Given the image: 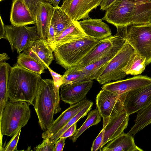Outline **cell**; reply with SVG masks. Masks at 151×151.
Masks as SVG:
<instances>
[{
	"label": "cell",
	"mask_w": 151,
	"mask_h": 151,
	"mask_svg": "<svg viewBox=\"0 0 151 151\" xmlns=\"http://www.w3.org/2000/svg\"><path fill=\"white\" fill-rule=\"evenodd\" d=\"M129 115L124 109L116 116L111 118L104 127V133L101 147L124 133L128 124Z\"/></svg>",
	"instance_id": "cell-16"
},
{
	"label": "cell",
	"mask_w": 151,
	"mask_h": 151,
	"mask_svg": "<svg viewBox=\"0 0 151 151\" xmlns=\"http://www.w3.org/2000/svg\"><path fill=\"white\" fill-rule=\"evenodd\" d=\"M45 1L47 2H49V0H45Z\"/></svg>",
	"instance_id": "cell-45"
},
{
	"label": "cell",
	"mask_w": 151,
	"mask_h": 151,
	"mask_svg": "<svg viewBox=\"0 0 151 151\" xmlns=\"http://www.w3.org/2000/svg\"><path fill=\"white\" fill-rule=\"evenodd\" d=\"M0 39H5V25L0 16Z\"/></svg>",
	"instance_id": "cell-42"
},
{
	"label": "cell",
	"mask_w": 151,
	"mask_h": 151,
	"mask_svg": "<svg viewBox=\"0 0 151 151\" xmlns=\"http://www.w3.org/2000/svg\"><path fill=\"white\" fill-rule=\"evenodd\" d=\"M75 21L62 10L60 7H54L51 24L55 29L56 36L59 35L72 25Z\"/></svg>",
	"instance_id": "cell-23"
},
{
	"label": "cell",
	"mask_w": 151,
	"mask_h": 151,
	"mask_svg": "<svg viewBox=\"0 0 151 151\" xmlns=\"http://www.w3.org/2000/svg\"><path fill=\"white\" fill-rule=\"evenodd\" d=\"M55 143L54 151H63L65 145L66 138H60Z\"/></svg>",
	"instance_id": "cell-39"
},
{
	"label": "cell",
	"mask_w": 151,
	"mask_h": 151,
	"mask_svg": "<svg viewBox=\"0 0 151 151\" xmlns=\"http://www.w3.org/2000/svg\"><path fill=\"white\" fill-rule=\"evenodd\" d=\"M116 28L136 52L146 58V65L151 63V23Z\"/></svg>",
	"instance_id": "cell-5"
},
{
	"label": "cell",
	"mask_w": 151,
	"mask_h": 151,
	"mask_svg": "<svg viewBox=\"0 0 151 151\" xmlns=\"http://www.w3.org/2000/svg\"><path fill=\"white\" fill-rule=\"evenodd\" d=\"M55 144L49 138L44 139L42 143L34 148L35 151H54Z\"/></svg>",
	"instance_id": "cell-34"
},
{
	"label": "cell",
	"mask_w": 151,
	"mask_h": 151,
	"mask_svg": "<svg viewBox=\"0 0 151 151\" xmlns=\"http://www.w3.org/2000/svg\"><path fill=\"white\" fill-rule=\"evenodd\" d=\"M54 7L49 2H45L40 6L35 16L37 30L40 38L47 40Z\"/></svg>",
	"instance_id": "cell-20"
},
{
	"label": "cell",
	"mask_w": 151,
	"mask_h": 151,
	"mask_svg": "<svg viewBox=\"0 0 151 151\" xmlns=\"http://www.w3.org/2000/svg\"><path fill=\"white\" fill-rule=\"evenodd\" d=\"M93 83V80H89L62 85L60 92L61 100L70 105L83 100L86 98Z\"/></svg>",
	"instance_id": "cell-13"
},
{
	"label": "cell",
	"mask_w": 151,
	"mask_h": 151,
	"mask_svg": "<svg viewBox=\"0 0 151 151\" xmlns=\"http://www.w3.org/2000/svg\"><path fill=\"white\" fill-rule=\"evenodd\" d=\"M151 82V78L139 75L124 80L108 82L104 84L101 89L121 95L142 87Z\"/></svg>",
	"instance_id": "cell-14"
},
{
	"label": "cell",
	"mask_w": 151,
	"mask_h": 151,
	"mask_svg": "<svg viewBox=\"0 0 151 151\" xmlns=\"http://www.w3.org/2000/svg\"><path fill=\"white\" fill-rule=\"evenodd\" d=\"M136 51L126 40L121 49L109 62L97 81L101 84L118 80L127 75L125 69Z\"/></svg>",
	"instance_id": "cell-6"
},
{
	"label": "cell",
	"mask_w": 151,
	"mask_h": 151,
	"mask_svg": "<svg viewBox=\"0 0 151 151\" xmlns=\"http://www.w3.org/2000/svg\"><path fill=\"white\" fill-rule=\"evenodd\" d=\"M77 122L75 123L68 128L60 136V138H66L73 135L77 130Z\"/></svg>",
	"instance_id": "cell-38"
},
{
	"label": "cell",
	"mask_w": 151,
	"mask_h": 151,
	"mask_svg": "<svg viewBox=\"0 0 151 151\" xmlns=\"http://www.w3.org/2000/svg\"><path fill=\"white\" fill-rule=\"evenodd\" d=\"M88 37L82 29L78 21H75L72 25L48 42L52 49L58 45Z\"/></svg>",
	"instance_id": "cell-21"
},
{
	"label": "cell",
	"mask_w": 151,
	"mask_h": 151,
	"mask_svg": "<svg viewBox=\"0 0 151 151\" xmlns=\"http://www.w3.org/2000/svg\"><path fill=\"white\" fill-rule=\"evenodd\" d=\"M47 69L52 77L55 86L57 87L60 88L63 84V75H61L54 71L49 67H47Z\"/></svg>",
	"instance_id": "cell-37"
},
{
	"label": "cell",
	"mask_w": 151,
	"mask_h": 151,
	"mask_svg": "<svg viewBox=\"0 0 151 151\" xmlns=\"http://www.w3.org/2000/svg\"><path fill=\"white\" fill-rule=\"evenodd\" d=\"M1 0H0L1 1Z\"/></svg>",
	"instance_id": "cell-46"
},
{
	"label": "cell",
	"mask_w": 151,
	"mask_h": 151,
	"mask_svg": "<svg viewBox=\"0 0 151 151\" xmlns=\"http://www.w3.org/2000/svg\"><path fill=\"white\" fill-rule=\"evenodd\" d=\"M11 68L6 62L0 64V117L9 99L8 82Z\"/></svg>",
	"instance_id": "cell-24"
},
{
	"label": "cell",
	"mask_w": 151,
	"mask_h": 151,
	"mask_svg": "<svg viewBox=\"0 0 151 151\" xmlns=\"http://www.w3.org/2000/svg\"><path fill=\"white\" fill-rule=\"evenodd\" d=\"M93 103L91 101L89 103L75 116L70 120L64 127L56 133L51 137H49L50 140L55 144L59 139L61 134L69 127L87 115L88 113L90 110L93 105Z\"/></svg>",
	"instance_id": "cell-31"
},
{
	"label": "cell",
	"mask_w": 151,
	"mask_h": 151,
	"mask_svg": "<svg viewBox=\"0 0 151 151\" xmlns=\"http://www.w3.org/2000/svg\"><path fill=\"white\" fill-rule=\"evenodd\" d=\"M25 4L35 16L41 4L45 0H23Z\"/></svg>",
	"instance_id": "cell-35"
},
{
	"label": "cell",
	"mask_w": 151,
	"mask_h": 151,
	"mask_svg": "<svg viewBox=\"0 0 151 151\" xmlns=\"http://www.w3.org/2000/svg\"><path fill=\"white\" fill-rule=\"evenodd\" d=\"M21 129L13 136L5 147L3 149L2 151H14L17 150V145L18 142Z\"/></svg>",
	"instance_id": "cell-33"
},
{
	"label": "cell",
	"mask_w": 151,
	"mask_h": 151,
	"mask_svg": "<svg viewBox=\"0 0 151 151\" xmlns=\"http://www.w3.org/2000/svg\"><path fill=\"white\" fill-rule=\"evenodd\" d=\"M137 113L134 124L128 133L133 135L151 124V102Z\"/></svg>",
	"instance_id": "cell-26"
},
{
	"label": "cell",
	"mask_w": 151,
	"mask_h": 151,
	"mask_svg": "<svg viewBox=\"0 0 151 151\" xmlns=\"http://www.w3.org/2000/svg\"><path fill=\"white\" fill-rule=\"evenodd\" d=\"M101 116L98 109L90 111L85 121L72 136L69 137L73 142H75L78 138L87 129L91 126L97 124L101 120Z\"/></svg>",
	"instance_id": "cell-30"
},
{
	"label": "cell",
	"mask_w": 151,
	"mask_h": 151,
	"mask_svg": "<svg viewBox=\"0 0 151 151\" xmlns=\"http://www.w3.org/2000/svg\"><path fill=\"white\" fill-rule=\"evenodd\" d=\"M116 0H103L100 6V10L106 11Z\"/></svg>",
	"instance_id": "cell-40"
},
{
	"label": "cell",
	"mask_w": 151,
	"mask_h": 151,
	"mask_svg": "<svg viewBox=\"0 0 151 151\" xmlns=\"http://www.w3.org/2000/svg\"><path fill=\"white\" fill-rule=\"evenodd\" d=\"M61 0H49V2L54 7L59 6V3Z\"/></svg>",
	"instance_id": "cell-44"
},
{
	"label": "cell",
	"mask_w": 151,
	"mask_h": 151,
	"mask_svg": "<svg viewBox=\"0 0 151 151\" xmlns=\"http://www.w3.org/2000/svg\"><path fill=\"white\" fill-rule=\"evenodd\" d=\"M137 10L136 0H116L101 19L116 28L136 25Z\"/></svg>",
	"instance_id": "cell-7"
},
{
	"label": "cell",
	"mask_w": 151,
	"mask_h": 151,
	"mask_svg": "<svg viewBox=\"0 0 151 151\" xmlns=\"http://www.w3.org/2000/svg\"><path fill=\"white\" fill-rule=\"evenodd\" d=\"M99 41L88 37L55 47L52 50L56 63L65 70L77 65Z\"/></svg>",
	"instance_id": "cell-4"
},
{
	"label": "cell",
	"mask_w": 151,
	"mask_h": 151,
	"mask_svg": "<svg viewBox=\"0 0 151 151\" xmlns=\"http://www.w3.org/2000/svg\"><path fill=\"white\" fill-rule=\"evenodd\" d=\"M30 105L24 101H8L0 117V151L3 136H13L27 123L31 117Z\"/></svg>",
	"instance_id": "cell-3"
},
{
	"label": "cell",
	"mask_w": 151,
	"mask_h": 151,
	"mask_svg": "<svg viewBox=\"0 0 151 151\" xmlns=\"http://www.w3.org/2000/svg\"><path fill=\"white\" fill-rule=\"evenodd\" d=\"M90 101L86 98L76 104L70 105L54 121L50 128L42 133V138L44 139L50 137L56 133L85 108Z\"/></svg>",
	"instance_id": "cell-15"
},
{
	"label": "cell",
	"mask_w": 151,
	"mask_h": 151,
	"mask_svg": "<svg viewBox=\"0 0 151 151\" xmlns=\"http://www.w3.org/2000/svg\"><path fill=\"white\" fill-rule=\"evenodd\" d=\"M17 63L22 68L35 73L41 74L47 69L41 63L24 52L19 54Z\"/></svg>",
	"instance_id": "cell-27"
},
{
	"label": "cell",
	"mask_w": 151,
	"mask_h": 151,
	"mask_svg": "<svg viewBox=\"0 0 151 151\" xmlns=\"http://www.w3.org/2000/svg\"><path fill=\"white\" fill-rule=\"evenodd\" d=\"M10 59V57L6 53H1L0 55V64L6 62Z\"/></svg>",
	"instance_id": "cell-43"
},
{
	"label": "cell",
	"mask_w": 151,
	"mask_h": 151,
	"mask_svg": "<svg viewBox=\"0 0 151 151\" xmlns=\"http://www.w3.org/2000/svg\"><path fill=\"white\" fill-rule=\"evenodd\" d=\"M59 91L53 80L41 78L39 82L33 105L43 131L50 128L54 121V115L61 111Z\"/></svg>",
	"instance_id": "cell-1"
},
{
	"label": "cell",
	"mask_w": 151,
	"mask_h": 151,
	"mask_svg": "<svg viewBox=\"0 0 151 151\" xmlns=\"http://www.w3.org/2000/svg\"><path fill=\"white\" fill-rule=\"evenodd\" d=\"M146 58L136 52L131 56L125 69L127 75L137 76L141 74L145 70Z\"/></svg>",
	"instance_id": "cell-28"
},
{
	"label": "cell",
	"mask_w": 151,
	"mask_h": 151,
	"mask_svg": "<svg viewBox=\"0 0 151 151\" xmlns=\"http://www.w3.org/2000/svg\"><path fill=\"white\" fill-rule=\"evenodd\" d=\"M24 52L41 63L46 69L54 59L49 43L47 40L40 37L32 42Z\"/></svg>",
	"instance_id": "cell-18"
},
{
	"label": "cell",
	"mask_w": 151,
	"mask_h": 151,
	"mask_svg": "<svg viewBox=\"0 0 151 151\" xmlns=\"http://www.w3.org/2000/svg\"><path fill=\"white\" fill-rule=\"evenodd\" d=\"M137 7L136 25L151 23V0H136Z\"/></svg>",
	"instance_id": "cell-29"
},
{
	"label": "cell",
	"mask_w": 151,
	"mask_h": 151,
	"mask_svg": "<svg viewBox=\"0 0 151 151\" xmlns=\"http://www.w3.org/2000/svg\"><path fill=\"white\" fill-rule=\"evenodd\" d=\"M55 36L56 33L55 29L54 27L50 24L47 40L48 42Z\"/></svg>",
	"instance_id": "cell-41"
},
{
	"label": "cell",
	"mask_w": 151,
	"mask_h": 151,
	"mask_svg": "<svg viewBox=\"0 0 151 151\" xmlns=\"http://www.w3.org/2000/svg\"><path fill=\"white\" fill-rule=\"evenodd\" d=\"M101 150L103 151H143L135 143L132 135L122 133L114 138Z\"/></svg>",
	"instance_id": "cell-22"
},
{
	"label": "cell",
	"mask_w": 151,
	"mask_h": 151,
	"mask_svg": "<svg viewBox=\"0 0 151 151\" xmlns=\"http://www.w3.org/2000/svg\"><path fill=\"white\" fill-rule=\"evenodd\" d=\"M41 74L28 70L17 63L11 67L8 82L9 100L33 104Z\"/></svg>",
	"instance_id": "cell-2"
},
{
	"label": "cell",
	"mask_w": 151,
	"mask_h": 151,
	"mask_svg": "<svg viewBox=\"0 0 151 151\" xmlns=\"http://www.w3.org/2000/svg\"><path fill=\"white\" fill-rule=\"evenodd\" d=\"M10 20L12 25L14 26L36 24L35 15L25 4L23 0H13Z\"/></svg>",
	"instance_id": "cell-17"
},
{
	"label": "cell",
	"mask_w": 151,
	"mask_h": 151,
	"mask_svg": "<svg viewBox=\"0 0 151 151\" xmlns=\"http://www.w3.org/2000/svg\"><path fill=\"white\" fill-rule=\"evenodd\" d=\"M125 94L117 95L101 89L97 95L96 99V107L103 119V128L111 118L124 109Z\"/></svg>",
	"instance_id": "cell-10"
},
{
	"label": "cell",
	"mask_w": 151,
	"mask_h": 151,
	"mask_svg": "<svg viewBox=\"0 0 151 151\" xmlns=\"http://www.w3.org/2000/svg\"><path fill=\"white\" fill-rule=\"evenodd\" d=\"M151 102V82L125 93L124 109L130 115L137 112Z\"/></svg>",
	"instance_id": "cell-11"
},
{
	"label": "cell",
	"mask_w": 151,
	"mask_h": 151,
	"mask_svg": "<svg viewBox=\"0 0 151 151\" xmlns=\"http://www.w3.org/2000/svg\"><path fill=\"white\" fill-rule=\"evenodd\" d=\"M103 0H63L60 7L73 20L89 17L90 12L100 6Z\"/></svg>",
	"instance_id": "cell-12"
},
{
	"label": "cell",
	"mask_w": 151,
	"mask_h": 151,
	"mask_svg": "<svg viewBox=\"0 0 151 151\" xmlns=\"http://www.w3.org/2000/svg\"><path fill=\"white\" fill-rule=\"evenodd\" d=\"M104 128H103L93 141L91 148V151H97L101 149V146L103 139Z\"/></svg>",
	"instance_id": "cell-36"
},
{
	"label": "cell",
	"mask_w": 151,
	"mask_h": 151,
	"mask_svg": "<svg viewBox=\"0 0 151 151\" xmlns=\"http://www.w3.org/2000/svg\"><path fill=\"white\" fill-rule=\"evenodd\" d=\"M116 53L104 57L93 63L79 68L88 80H97L109 62Z\"/></svg>",
	"instance_id": "cell-25"
},
{
	"label": "cell",
	"mask_w": 151,
	"mask_h": 151,
	"mask_svg": "<svg viewBox=\"0 0 151 151\" xmlns=\"http://www.w3.org/2000/svg\"><path fill=\"white\" fill-rule=\"evenodd\" d=\"M5 27V39L9 42L12 51L16 50L19 54L25 51L32 42L40 37L35 25L33 26L7 25Z\"/></svg>",
	"instance_id": "cell-9"
},
{
	"label": "cell",
	"mask_w": 151,
	"mask_h": 151,
	"mask_svg": "<svg viewBox=\"0 0 151 151\" xmlns=\"http://www.w3.org/2000/svg\"><path fill=\"white\" fill-rule=\"evenodd\" d=\"M78 22L86 35L96 40H101L111 36L109 26L101 19H84Z\"/></svg>",
	"instance_id": "cell-19"
},
{
	"label": "cell",
	"mask_w": 151,
	"mask_h": 151,
	"mask_svg": "<svg viewBox=\"0 0 151 151\" xmlns=\"http://www.w3.org/2000/svg\"><path fill=\"white\" fill-rule=\"evenodd\" d=\"M63 76V84H71L89 81L80 68L76 66L66 70Z\"/></svg>",
	"instance_id": "cell-32"
},
{
	"label": "cell",
	"mask_w": 151,
	"mask_h": 151,
	"mask_svg": "<svg viewBox=\"0 0 151 151\" xmlns=\"http://www.w3.org/2000/svg\"><path fill=\"white\" fill-rule=\"evenodd\" d=\"M126 40L123 35L117 32L115 35L100 40L76 66L81 68L103 58L117 53L123 47Z\"/></svg>",
	"instance_id": "cell-8"
}]
</instances>
